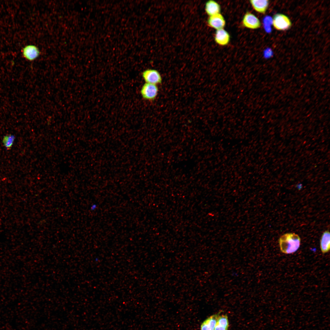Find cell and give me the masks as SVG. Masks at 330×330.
I'll return each mask as SVG.
<instances>
[{"instance_id":"obj_14","label":"cell","mask_w":330,"mask_h":330,"mask_svg":"<svg viewBox=\"0 0 330 330\" xmlns=\"http://www.w3.org/2000/svg\"><path fill=\"white\" fill-rule=\"evenodd\" d=\"M15 138L14 135L9 134L4 137L2 140L3 145L7 150H9L12 146Z\"/></svg>"},{"instance_id":"obj_11","label":"cell","mask_w":330,"mask_h":330,"mask_svg":"<svg viewBox=\"0 0 330 330\" xmlns=\"http://www.w3.org/2000/svg\"><path fill=\"white\" fill-rule=\"evenodd\" d=\"M205 9L206 13L209 16L220 13L221 11L220 5L212 0H209L206 3Z\"/></svg>"},{"instance_id":"obj_3","label":"cell","mask_w":330,"mask_h":330,"mask_svg":"<svg viewBox=\"0 0 330 330\" xmlns=\"http://www.w3.org/2000/svg\"><path fill=\"white\" fill-rule=\"evenodd\" d=\"M159 91L157 85L145 82L142 86L140 93L144 99L152 101L156 98Z\"/></svg>"},{"instance_id":"obj_5","label":"cell","mask_w":330,"mask_h":330,"mask_svg":"<svg viewBox=\"0 0 330 330\" xmlns=\"http://www.w3.org/2000/svg\"><path fill=\"white\" fill-rule=\"evenodd\" d=\"M242 22L244 27L251 29H257L261 26V23L259 19L250 12H247L245 14Z\"/></svg>"},{"instance_id":"obj_9","label":"cell","mask_w":330,"mask_h":330,"mask_svg":"<svg viewBox=\"0 0 330 330\" xmlns=\"http://www.w3.org/2000/svg\"><path fill=\"white\" fill-rule=\"evenodd\" d=\"M249 2L255 11L262 14L266 13L270 3L268 0H251Z\"/></svg>"},{"instance_id":"obj_10","label":"cell","mask_w":330,"mask_h":330,"mask_svg":"<svg viewBox=\"0 0 330 330\" xmlns=\"http://www.w3.org/2000/svg\"><path fill=\"white\" fill-rule=\"evenodd\" d=\"M221 313L220 311L205 319L201 325L200 330H214L218 318Z\"/></svg>"},{"instance_id":"obj_1","label":"cell","mask_w":330,"mask_h":330,"mask_svg":"<svg viewBox=\"0 0 330 330\" xmlns=\"http://www.w3.org/2000/svg\"><path fill=\"white\" fill-rule=\"evenodd\" d=\"M278 242L282 253L291 254L295 252L299 249L301 239L298 235L295 233H287L280 237Z\"/></svg>"},{"instance_id":"obj_4","label":"cell","mask_w":330,"mask_h":330,"mask_svg":"<svg viewBox=\"0 0 330 330\" xmlns=\"http://www.w3.org/2000/svg\"><path fill=\"white\" fill-rule=\"evenodd\" d=\"M142 77L145 83L159 85L162 83V78L160 72L153 69H147L142 73Z\"/></svg>"},{"instance_id":"obj_7","label":"cell","mask_w":330,"mask_h":330,"mask_svg":"<svg viewBox=\"0 0 330 330\" xmlns=\"http://www.w3.org/2000/svg\"><path fill=\"white\" fill-rule=\"evenodd\" d=\"M22 56L27 60L32 61L36 59L39 56L40 51L36 46L28 45L25 46L22 50Z\"/></svg>"},{"instance_id":"obj_8","label":"cell","mask_w":330,"mask_h":330,"mask_svg":"<svg viewBox=\"0 0 330 330\" xmlns=\"http://www.w3.org/2000/svg\"><path fill=\"white\" fill-rule=\"evenodd\" d=\"M230 38L229 33L224 28L216 30L214 35L215 42L221 46L228 45L230 41Z\"/></svg>"},{"instance_id":"obj_12","label":"cell","mask_w":330,"mask_h":330,"mask_svg":"<svg viewBox=\"0 0 330 330\" xmlns=\"http://www.w3.org/2000/svg\"><path fill=\"white\" fill-rule=\"evenodd\" d=\"M320 248L322 253L325 254L328 252L330 248V234L329 230L324 231L320 240Z\"/></svg>"},{"instance_id":"obj_6","label":"cell","mask_w":330,"mask_h":330,"mask_svg":"<svg viewBox=\"0 0 330 330\" xmlns=\"http://www.w3.org/2000/svg\"><path fill=\"white\" fill-rule=\"evenodd\" d=\"M207 23L209 26L216 30L224 28L226 24L225 18L220 13L209 16Z\"/></svg>"},{"instance_id":"obj_13","label":"cell","mask_w":330,"mask_h":330,"mask_svg":"<svg viewBox=\"0 0 330 330\" xmlns=\"http://www.w3.org/2000/svg\"><path fill=\"white\" fill-rule=\"evenodd\" d=\"M229 326L227 316L225 314L219 315L214 330H228Z\"/></svg>"},{"instance_id":"obj_2","label":"cell","mask_w":330,"mask_h":330,"mask_svg":"<svg viewBox=\"0 0 330 330\" xmlns=\"http://www.w3.org/2000/svg\"><path fill=\"white\" fill-rule=\"evenodd\" d=\"M272 23L274 28L278 31H285L289 29L292 26V22L287 16L282 13L275 14L272 19Z\"/></svg>"}]
</instances>
